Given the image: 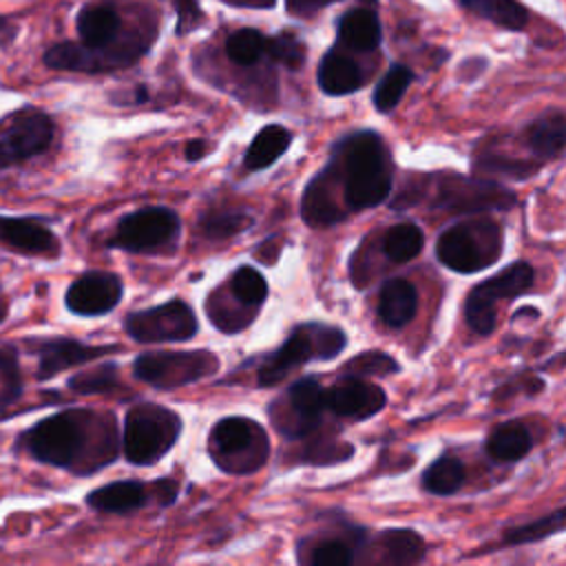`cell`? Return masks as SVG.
Segmentation results:
<instances>
[{
    "mask_svg": "<svg viewBox=\"0 0 566 566\" xmlns=\"http://www.w3.org/2000/svg\"><path fill=\"white\" fill-rule=\"evenodd\" d=\"M97 424V416L88 409H64L24 429L15 440V449L42 464L75 473H82V464L88 462L91 473L102 467V462L91 453V440Z\"/></svg>",
    "mask_w": 566,
    "mask_h": 566,
    "instance_id": "cell-1",
    "label": "cell"
},
{
    "mask_svg": "<svg viewBox=\"0 0 566 566\" xmlns=\"http://www.w3.org/2000/svg\"><path fill=\"white\" fill-rule=\"evenodd\" d=\"M334 161L340 172L343 201L347 210L358 212L382 203L391 190V157L376 130H358L334 146Z\"/></svg>",
    "mask_w": 566,
    "mask_h": 566,
    "instance_id": "cell-2",
    "label": "cell"
},
{
    "mask_svg": "<svg viewBox=\"0 0 566 566\" xmlns=\"http://www.w3.org/2000/svg\"><path fill=\"white\" fill-rule=\"evenodd\" d=\"M347 345L345 332L338 327L321 325V323H307L296 327L290 338L272 352L263 365L259 367L256 382L259 387H272L281 382L294 367L305 365L314 358L327 360L334 358L343 347Z\"/></svg>",
    "mask_w": 566,
    "mask_h": 566,
    "instance_id": "cell-3",
    "label": "cell"
},
{
    "mask_svg": "<svg viewBox=\"0 0 566 566\" xmlns=\"http://www.w3.org/2000/svg\"><path fill=\"white\" fill-rule=\"evenodd\" d=\"M181 433V418L168 407L144 402L124 418V455L130 464L148 467L164 458Z\"/></svg>",
    "mask_w": 566,
    "mask_h": 566,
    "instance_id": "cell-4",
    "label": "cell"
},
{
    "mask_svg": "<svg viewBox=\"0 0 566 566\" xmlns=\"http://www.w3.org/2000/svg\"><path fill=\"white\" fill-rule=\"evenodd\" d=\"M502 254V230L491 219L451 226L438 237L436 256L453 272L471 274L493 265Z\"/></svg>",
    "mask_w": 566,
    "mask_h": 566,
    "instance_id": "cell-5",
    "label": "cell"
},
{
    "mask_svg": "<svg viewBox=\"0 0 566 566\" xmlns=\"http://www.w3.org/2000/svg\"><path fill=\"white\" fill-rule=\"evenodd\" d=\"M268 453V436L252 418H221L210 431V455L228 473H252L265 464Z\"/></svg>",
    "mask_w": 566,
    "mask_h": 566,
    "instance_id": "cell-6",
    "label": "cell"
},
{
    "mask_svg": "<svg viewBox=\"0 0 566 566\" xmlns=\"http://www.w3.org/2000/svg\"><path fill=\"white\" fill-rule=\"evenodd\" d=\"M535 270L526 261H515L500 270L495 276L475 285L464 303L467 325L480 334L489 336L495 327V303L504 298H515L533 287Z\"/></svg>",
    "mask_w": 566,
    "mask_h": 566,
    "instance_id": "cell-7",
    "label": "cell"
},
{
    "mask_svg": "<svg viewBox=\"0 0 566 566\" xmlns=\"http://www.w3.org/2000/svg\"><path fill=\"white\" fill-rule=\"evenodd\" d=\"M219 369V358L214 352H148L135 358L133 374L157 387L175 389L197 382Z\"/></svg>",
    "mask_w": 566,
    "mask_h": 566,
    "instance_id": "cell-8",
    "label": "cell"
},
{
    "mask_svg": "<svg viewBox=\"0 0 566 566\" xmlns=\"http://www.w3.org/2000/svg\"><path fill=\"white\" fill-rule=\"evenodd\" d=\"M55 137L53 119L40 108L18 111L0 128V170L20 166L46 153Z\"/></svg>",
    "mask_w": 566,
    "mask_h": 566,
    "instance_id": "cell-9",
    "label": "cell"
},
{
    "mask_svg": "<svg viewBox=\"0 0 566 566\" xmlns=\"http://www.w3.org/2000/svg\"><path fill=\"white\" fill-rule=\"evenodd\" d=\"M179 237V217L166 206H146L126 214L115 234L108 239L111 248L126 252H155L170 245Z\"/></svg>",
    "mask_w": 566,
    "mask_h": 566,
    "instance_id": "cell-10",
    "label": "cell"
},
{
    "mask_svg": "<svg viewBox=\"0 0 566 566\" xmlns=\"http://www.w3.org/2000/svg\"><path fill=\"white\" fill-rule=\"evenodd\" d=\"M124 329L137 343H179L190 340L197 334L199 323L188 303L172 298L164 305L128 314Z\"/></svg>",
    "mask_w": 566,
    "mask_h": 566,
    "instance_id": "cell-11",
    "label": "cell"
},
{
    "mask_svg": "<svg viewBox=\"0 0 566 566\" xmlns=\"http://www.w3.org/2000/svg\"><path fill=\"white\" fill-rule=\"evenodd\" d=\"M436 199L433 208L447 212H484V210H504L515 203V195L504 186L475 179V177H458L447 175L436 179Z\"/></svg>",
    "mask_w": 566,
    "mask_h": 566,
    "instance_id": "cell-12",
    "label": "cell"
},
{
    "mask_svg": "<svg viewBox=\"0 0 566 566\" xmlns=\"http://www.w3.org/2000/svg\"><path fill=\"white\" fill-rule=\"evenodd\" d=\"M146 49V42L133 40L124 44H106V46H86L75 42L53 44L44 53V64L57 71H80V73H99L117 66H126L135 62Z\"/></svg>",
    "mask_w": 566,
    "mask_h": 566,
    "instance_id": "cell-13",
    "label": "cell"
},
{
    "mask_svg": "<svg viewBox=\"0 0 566 566\" xmlns=\"http://www.w3.org/2000/svg\"><path fill=\"white\" fill-rule=\"evenodd\" d=\"M24 345L38 358L35 378L40 382L55 378L64 369L91 363L104 354L119 349L117 345H86L69 336H31Z\"/></svg>",
    "mask_w": 566,
    "mask_h": 566,
    "instance_id": "cell-14",
    "label": "cell"
},
{
    "mask_svg": "<svg viewBox=\"0 0 566 566\" xmlns=\"http://www.w3.org/2000/svg\"><path fill=\"white\" fill-rule=\"evenodd\" d=\"M124 294V283L117 274L91 270L80 274L64 294V305L71 314L93 318L104 316L117 307Z\"/></svg>",
    "mask_w": 566,
    "mask_h": 566,
    "instance_id": "cell-15",
    "label": "cell"
},
{
    "mask_svg": "<svg viewBox=\"0 0 566 566\" xmlns=\"http://www.w3.org/2000/svg\"><path fill=\"white\" fill-rule=\"evenodd\" d=\"M0 245L22 256H57L60 241L40 217L0 214Z\"/></svg>",
    "mask_w": 566,
    "mask_h": 566,
    "instance_id": "cell-16",
    "label": "cell"
},
{
    "mask_svg": "<svg viewBox=\"0 0 566 566\" xmlns=\"http://www.w3.org/2000/svg\"><path fill=\"white\" fill-rule=\"evenodd\" d=\"M387 402L385 391L378 385L365 382L356 376H345L329 389H325V407L338 418L365 420L378 413Z\"/></svg>",
    "mask_w": 566,
    "mask_h": 566,
    "instance_id": "cell-17",
    "label": "cell"
},
{
    "mask_svg": "<svg viewBox=\"0 0 566 566\" xmlns=\"http://www.w3.org/2000/svg\"><path fill=\"white\" fill-rule=\"evenodd\" d=\"M287 402H290V409L298 418L292 438H301L316 429L323 411L327 409L325 407V387L312 376L301 378L290 387Z\"/></svg>",
    "mask_w": 566,
    "mask_h": 566,
    "instance_id": "cell-18",
    "label": "cell"
},
{
    "mask_svg": "<svg viewBox=\"0 0 566 566\" xmlns=\"http://www.w3.org/2000/svg\"><path fill=\"white\" fill-rule=\"evenodd\" d=\"M148 502V491L142 482L119 480L93 489L86 495V504L99 513H130Z\"/></svg>",
    "mask_w": 566,
    "mask_h": 566,
    "instance_id": "cell-19",
    "label": "cell"
},
{
    "mask_svg": "<svg viewBox=\"0 0 566 566\" xmlns=\"http://www.w3.org/2000/svg\"><path fill=\"white\" fill-rule=\"evenodd\" d=\"M418 310L416 285L407 279H389L378 294V314L389 327L407 325Z\"/></svg>",
    "mask_w": 566,
    "mask_h": 566,
    "instance_id": "cell-20",
    "label": "cell"
},
{
    "mask_svg": "<svg viewBox=\"0 0 566 566\" xmlns=\"http://www.w3.org/2000/svg\"><path fill=\"white\" fill-rule=\"evenodd\" d=\"M316 80H318V86L323 93L347 95L363 86V71L352 57H347L338 51H329L321 60Z\"/></svg>",
    "mask_w": 566,
    "mask_h": 566,
    "instance_id": "cell-21",
    "label": "cell"
},
{
    "mask_svg": "<svg viewBox=\"0 0 566 566\" xmlns=\"http://www.w3.org/2000/svg\"><path fill=\"white\" fill-rule=\"evenodd\" d=\"M380 22L374 9H349L338 20V40L354 51H374L380 44Z\"/></svg>",
    "mask_w": 566,
    "mask_h": 566,
    "instance_id": "cell-22",
    "label": "cell"
},
{
    "mask_svg": "<svg viewBox=\"0 0 566 566\" xmlns=\"http://www.w3.org/2000/svg\"><path fill=\"white\" fill-rule=\"evenodd\" d=\"M119 13L111 4H86L77 13V33L86 46H106L119 33Z\"/></svg>",
    "mask_w": 566,
    "mask_h": 566,
    "instance_id": "cell-23",
    "label": "cell"
},
{
    "mask_svg": "<svg viewBox=\"0 0 566 566\" xmlns=\"http://www.w3.org/2000/svg\"><path fill=\"white\" fill-rule=\"evenodd\" d=\"M290 142L292 133L281 124H270L261 128L243 155V166L248 170H263L272 166L290 148Z\"/></svg>",
    "mask_w": 566,
    "mask_h": 566,
    "instance_id": "cell-24",
    "label": "cell"
},
{
    "mask_svg": "<svg viewBox=\"0 0 566 566\" xmlns=\"http://www.w3.org/2000/svg\"><path fill=\"white\" fill-rule=\"evenodd\" d=\"M533 447V438L528 429L513 420L495 427L486 438V453L495 462H515L522 460Z\"/></svg>",
    "mask_w": 566,
    "mask_h": 566,
    "instance_id": "cell-25",
    "label": "cell"
},
{
    "mask_svg": "<svg viewBox=\"0 0 566 566\" xmlns=\"http://www.w3.org/2000/svg\"><path fill=\"white\" fill-rule=\"evenodd\" d=\"M564 142H566V122L562 111L546 113L526 128L528 148L542 159L557 157L564 148Z\"/></svg>",
    "mask_w": 566,
    "mask_h": 566,
    "instance_id": "cell-26",
    "label": "cell"
},
{
    "mask_svg": "<svg viewBox=\"0 0 566 566\" xmlns=\"http://www.w3.org/2000/svg\"><path fill=\"white\" fill-rule=\"evenodd\" d=\"M385 564H413L424 557V542L411 528H387L378 537Z\"/></svg>",
    "mask_w": 566,
    "mask_h": 566,
    "instance_id": "cell-27",
    "label": "cell"
},
{
    "mask_svg": "<svg viewBox=\"0 0 566 566\" xmlns=\"http://www.w3.org/2000/svg\"><path fill=\"white\" fill-rule=\"evenodd\" d=\"M464 484V464L451 453L436 458L422 473V486L433 495H451Z\"/></svg>",
    "mask_w": 566,
    "mask_h": 566,
    "instance_id": "cell-28",
    "label": "cell"
},
{
    "mask_svg": "<svg viewBox=\"0 0 566 566\" xmlns=\"http://www.w3.org/2000/svg\"><path fill=\"white\" fill-rule=\"evenodd\" d=\"M422 245H424L422 230L411 221L391 226L382 237V252L394 263H407V261L416 259L420 254Z\"/></svg>",
    "mask_w": 566,
    "mask_h": 566,
    "instance_id": "cell-29",
    "label": "cell"
},
{
    "mask_svg": "<svg viewBox=\"0 0 566 566\" xmlns=\"http://www.w3.org/2000/svg\"><path fill=\"white\" fill-rule=\"evenodd\" d=\"M464 9L504 29H522L528 22L526 9L517 0H458Z\"/></svg>",
    "mask_w": 566,
    "mask_h": 566,
    "instance_id": "cell-30",
    "label": "cell"
},
{
    "mask_svg": "<svg viewBox=\"0 0 566 566\" xmlns=\"http://www.w3.org/2000/svg\"><path fill=\"white\" fill-rule=\"evenodd\" d=\"M564 520H566V509H557L535 522L522 524V526H513L509 531H504L502 542L509 546H522V544H531V542H539L546 539L555 533H559L564 528Z\"/></svg>",
    "mask_w": 566,
    "mask_h": 566,
    "instance_id": "cell-31",
    "label": "cell"
},
{
    "mask_svg": "<svg viewBox=\"0 0 566 566\" xmlns=\"http://www.w3.org/2000/svg\"><path fill=\"white\" fill-rule=\"evenodd\" d=\"M199 226L208 239H228L252 226V217L237 208H214L201 214Z\"/></svg>",
    "mask_w": 566,
    "mask_h": 566,
    "instance_id": "cell-32",
    "label": "cell"
},
{
    "mask_svg": "<svg viewBox=\"0 0 566 566\" xmlns=\"http://www.w3.org/2000/svg\"><path fill=\"white\" fill-rule=\"evenodd\" d=\"M413 82V71L405 64H394L374 91V106L378 113H389L396 108L409 84Z\"/></svg>",
    "mask_w": 566,
    "mask_h": 566,
    "instance_id": "cell-33",
    "label": "cell"
},
{
    "mask_svg": "<svg viewBox=\"0 0 566 566\" xmlns=\"http://www.w3.org/2000/svg\"><path fill=\"white\" fill-rule=\"evenodd\" d=\"M66 387L73 394H82V396L113 391L115 387H119V367H117V363H102L93 369L77 371L75 376L69 378Z\"/></svg>",
    "mask_w": 566,
    "mask_h": 566,
    "instance_id": "cell-34",
    "label": "cell"
},
{
    "mask_svg": "<svg viewBox=\"0 0 566 566\" xmlns=\"http://www.w3.org/2000/svg\"><path fill=\"white\" fill-rule=\"evenodd\" d=\"M24 391L20 360L13 347H0V409L11 407Z\"/></svg>",
    "mask_w": 566,
    "mask_h": 566,
    "instance_id": "cell-35",
    "label": "cell"
},
{
    "mask_svg": "<svg viewBox=\"0 0 566 566\" xmlns=\"http://www.w3.org/2000/svg\"><path fill=\"white\" fill-rule=\"evenodd\" d=\"M230 290L232 296L243 303V305H261L268 296V283L263 279V274L259 270H254L252 265H241L234 270L232 279H230Z\"/></svg>",
    "mask_w": 566,
    "mask_h": 566,
    "instance_id": "cell-36",
    "label": "cell"
},
{
    "mask_svg": "<svg viewBox=\"0 0 566 566\" xmlns=\"http://www.w3.org/2000/svg\"><path fill=\"white\" fill-rule=\"evenodd\" d=\"M265 51V38L256 29H239L226 40V53L234 64H254Z\"/></svg>",
    "mask_w": 566,
    "mask_h": 566,
    "instance_id": "cell-37",
    "label": "cell"
},
{
    "mask_svg": "<svg viewBox=\"0 0 566 566\" xmlns=\"http://www.w3.org/2000/svg\"><path fill=\"white\" fill-rule=\"evenodd\" d=\"M400 369V365L385 352H363L360 356L347 360L343 365L345 376H387V374H396Z\"/></svg>",
    "mask_w": 566,
    "mask_h": 566,
    "instance_id": "cell-38",
    "label": "cell"
},
{
    "mask_svg": "<svg viewBox=\"0 0 566 566\" xmlns=\"http://www.w3.org/2000/svg\"><path fill=\"white\" fill-rule=\"evenodd\" d=\"M352 559L354 555L349 544L338 537H325L314 542L307 555V562L312 566H347Z\"/></svg>",
    "mask_w": 566,
    "mask_h": 566,
    "instance_id": "cell-39",
    "label": "cell"
},
{
    "mask_svg": "<svg viewBox=\"0 0 566 566\" xmlns=\"http://www.w3.org/2000/svg\"><path fill=\"white\" fill-rule=\"evenodd\" d=\"M265 51L287 69H301L305 62V44L292 33H279L272 40H265Z\"/></svg>",
    "mask_w": 566,
    "mask_h": 566,
    "instance_id": "cell-40",
    "label": "cell"
},
{
    "mask_svg": "<svg viewBox=\"0 0 566 566\" xmlns=\"http://www.w3.org/2000/svg\"><path fill=\"white\" fill-rule=\"evenodd\" d=\"M475 166H480L484 172H504V175H513V177H520V179L535 172V168H537V166H531L526 161L509 159V157H502V155L480 157V161H475Z\"/></svg>",
    "mask_w": 566,
    "mask_h": 566,
    "instance_id": "cell-41",
    "label": "cell"
},
{
    "mask_svg": "<svg viewBox=\"0 0 566 566\" xmlns=\"http://www.w3.org/2000/svg\"><path fill=\"white\" fill-rule=\"evenodd\" d=\"M352 453H354L352 444H345V442H318V444L307 449L305 462H314V464L340 462V460L349 458Z\"/></svg>",
    "mask_w": 566,
    "mask_h": 566,
    "instance_id": "cell-42",
    "label": "cell"
},
{
    "mask_svg": "<svg viewBox=\"0 0 566 566\" xmlns=\"http://www.w3.org/2000/svg\"><path fill=\"white\" fill-rule=\"evenodd\" d=\"M175 11H177V33H186L199 24L201 9L197 0H172Z\"/></svg>",
    "mask_w": 566,
    "mask_h": 566,
    "instance_id": "cell-43",
    "label": "cell"
},
{
    "mask_svg": "<svg viewBox=\"0 0 566 566\" xmlns=\"http://www.w3.org/2000/svg\"><path fill=\"white\" fill-rule=\"evenodd\" d=\"M155 489H157V500H159L161 506H168V504L175 502V497H177V482L172 478L159 480L155 484Z\"/></svg>",
    "mask_w": 566,
    "mask_h": 566,
    "instance_id": "cell-44",
    "label": "cell"
},
{
    "mask_svg": "<svg viewBox=\"0 0 566 566\" xmlns=\"http://www.w3.org/2000/svg\"><path fill=\"white\" fill-rule=\"evenodd\" d=\"M206 153H208L206 139H190V142L186 144V148H184V155H186L188 161H197V159H201Z\"/></svg>",
    "mask_w": 566,
    "mask_h": 566,
    "instance_id": "cell-45",
    "label": "cell"
},
{
    "mask_svg": "<svg viewBox=\"0 0 566 566\" xmlns=\"http://www.w3.org/2000/svg\"><path fill=\"white\" fill-rule=\"evenodd\" d=\"M15 33H18V27L7 18H0V46H7L9 42H13Z\"/></svg>",
    "mask_w": 566,
    "mask_h": 566,
    "instance_id": "cell-46",
    "label": "cell"
},
{
    "mask_svg": "<svg viewBox=\"0 0 566 566\" xmlns=\"http://www.w3.org/2000/svg\"><path fill=\"white\" fill-rule=\"evenodd\" d=\"M327 2H332V0H287V4H290L292 11H307V9L323 7V4H327Z\"/></svg>",
    "mask_w": 566,
    "mask_h": 566,
    "instance_id": "cell-47",
    "label": "cell"
},
{
    "mask_svg": "<svg viewBox=\"0 0 566 566\" xmlns=\"http://www.w3.org/2000/svg\"><path fill=\"white\" fill-rule=\"evenodd\" d=\"M7 312H9V305L4 301H0V323H4L7 318Z\"/></svg>",
    "mask_w": 566,
    "mask_h": 566,
    "instance_id": "cell-48",
    "label": "cell"
}]
</instances>
